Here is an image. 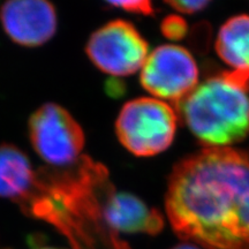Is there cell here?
Instances as JSON below:
<instances>
[{"label":"cell","mask_w":249,"mask_h":249,"mask_svg":"<svg viewBox=\"0 0 249 249\" xmlns=\"http://www.w3.org/2000/svg\"><path fill=\"white\" fill-rule=\"evenodd\" d=\"M167 218L180 238L207 249H249V152L207 148L174 166Z\"/></svg>","instance_id":"cell-1"},{"label":"cell","mask_w":249,"mask_h":249,"mask_svg":"<svg viewBox=\"0 0 249 249\" xmlns=\"http://www.w3.org/2000/svg\"><path fill=\"white\" fill-rule=\"evenodd\" d=\"M108 183L103 165L81 157L74 167L37 170L35 187L18 207L53 225L73 249H130L103 217V194Z\"/></svg>","instance_id":"cell-2"},{"label":"cell","mask_w":249,"mask_h":249,"mask_svg":"<svg viewBox=\"0 0 249 249\" xmlns=\"http://www.w3.org/2000/svg\"><path fill=\"white\" fill-rule=\"evenodd\" d=\"M179 116L209 148H229L249 134V74L211 76L177 103Z\"/></svg>","instance_id":"cell-3"},{"label":"cell","mask_w":249,"mask_h":249,"mask_svg":"<svg viewBox=\"0 0 249 249\" xmlns=\"http://www.w3.org/2000/svg\"><path fill=\"white\" fill-rule=\"evenodd\" d=\"M176 112L158 98L140 97L124 105L116 121L118 140L130 154L151 157L172 144L177 132Z\"/></svg>","instance_id":"cell-4"},{"label":"cell","mask_w":249,"mask_h":249,"mask_svg":"<svg viewBox=\"0 0 249 249\" xmlns=\"http://www.w3.org/2000/svg\"><path fill=\"white\" fill-rule=\"evenodd\" d=\"M29 138L37 155L52 167H71L81 160L85 133L66 108L45 103L29 119Z\"/></svg>","instance_id":"cell-5"},{"label":"cell","mask_w":249,"mask_h":249,"mask_svg":"<svg viewBox=\"0 0 249 249\" xmlns=\"http://www.w3.org/2000/svg\"><path fill=\"white\" fill-rule=\"evenodd\" d=\"M148 43L128 21L114 20L93 31L86 53L104 73L128 76L141 70L148 58Z\"/></svg>","instance_id":"cell-6"},{"label":"cell","mask_w":249,"mask_h":249,"mask_svg":"<svg viewBox=\"0 0 249 249\" xmlns=\"http://www.w3.org/2000/svg\"><path fill=\"white\" fill-rule=\"evenodd\" d=\"M143 88L156 98L179 103L198 82V68L193 55L179 45L155 49L141 68Z\"/></svg>","instance_id":"cell-7"},{"label":"cell","mask_w":249,"mask_h":249,"mask_svg":"<svg viewBox=\"0 0 249 249\" xmlns=\"http://www.w3.org/2000/svg\"><path fill=\"white\" fill-rule=\"evenodd\" d=\"M2 29L14 43L36 48L49 42L58 27L54 6L44 0H12L0 8Z\"/></svg>","instance_id":"cell-8"},{"label":"cell","mask_w":249,"mask_h":249,"mask_svg":"<svg viewBox=\"0 0 249 249\" xmlns=\"http://www.w3.org/2000/svg\"><path fill=\"white\" fill-rule=\"evenodd\" d=\"M103 217L114 233H144L158 234L164 227V218L158 210L152 209L138 196L117 192L108 183L103 194Z\"/></svg>","instance_id":"cell-9"},{"label":"cell","mask_w":249,"mask_h":249,"mask_svg":"<svg viewBox=\"0 0 249 249\" xmlns=\"http://www.w3.org/2000/svg\"><path fill=\"white\" fill-rule=\"evenodd\" d=\"M37 170L27 155L13 144H0V197L21 204L33 192Z\"/></svg>","instance_id":"cell-10"},{"label":"cell","mask_w":249,"mask_h":249,"mask_svg":"<svg viewBox=\"0 0 249 249\" xmlns=\"http://www.w3.org/2000/svg\"><path fill=\"white\" fill-rule=\"evenodd\" d=\"M219 58L232 71L249 74V15H238L227 20L216 39Z\"/></svg>","instance_id":"cell-11"},{"label":"cell","mask_w":249,"mask_h":249,"mask_svg":"<svg viewBox=\"0 0 249 249\" xmlns=\"http://www.w3.org/2000/svg\"><path fill=\"white\" fill-rule=\"evenodd\" d=\"M160 30L163 35L171 40H180L187 35L188 26L185 18L178 15H169L160 24Z\"/></svg>","instance_id":"cell-12"},{"label":"cell","mask_w":249,"mask_h":249,"mask_svg":"<svg viewBox=\"0 0 249 249\" xmlns=\"http://www.w3.org/2000/svg\"><path fill=\"white\" fill-rule=\"evenodd\" d=\"M110 7L119 8L121 11L136 15H152L155 13V8L152 2L140 0V1H112L107 2Z\"/></svg>","instance_id":"cell-13"},{"label":"cell","mask_w":249,"mask_h":249,"mask_svg":"<svg viewBox=\"0 0 249 249\" xmlns=\"http://www.w3.org/2000/svg\"><path fill=\"white\" fill-rule=\"evenodd\" d=\"M167 5L176 11L180 12V13L194 14L203 11L209 5V1H205V0H193V1L186 0L185 1V0H182V1H167Z\"/></svg>","instance_id":"cell-14"},{"label":"cell","mask_w":249,"mask_h":249,"mask_svg":"<svg viewBox=\"0 0 249 249\" xmlns=\"http://www.w3.org/2000/svg\"><path fill=\"white\" fill-rule=\"evenodd\" d=\"M171 249H201V248L198 247L197 245L192 244V242H183V244H180Z\"/></svg>","instance_id":"cell-15"},{"label":"cell","mask_w":249,"mask_h":249,"mask_svg":"<svg viewBox=\"0 0 249 249\" xmlns=\"http://www.w3.org/2000/svg\"><path fill=\"white\" fill-rule=\"evenodd\" d=\"M39 249H58V248H39Z\"/></svg>","instance_id":"cell-16"}]
</instances>
